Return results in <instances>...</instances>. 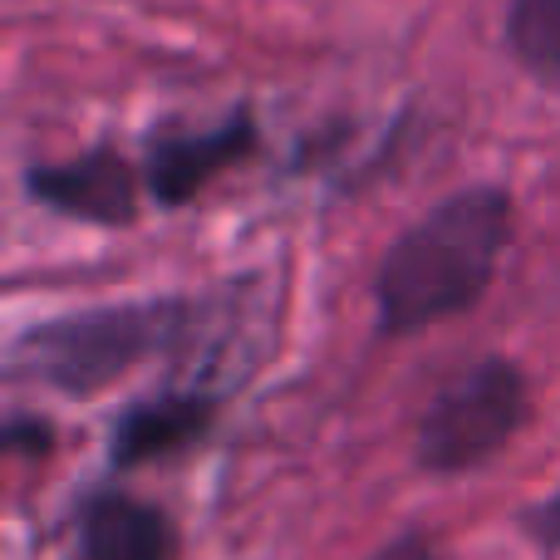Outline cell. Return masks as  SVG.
Listing matches in <instances>:
<instances>
[{"instance_id": "ba28073f", "label": "cell", "mask_w": 560, "mask_h": 560, "mask_svg": "<svg viewBox=\"0 0 560 560\" xmlns=\"http://www.w3.org/2000/svg\"><path fill=\"white\" fill-rule=\"evenodd\" d=\"M506 35L526 69L560 79V0H512Z\"/></svg>"}, {"instance_id": "52a82bcc", "label": "cell", "mask_w": 560, "mask_h": 560, "mask_svg": "<svg viewBox=\"0 0 560 560\" xmlns=\"http://www.w3.org/2000/svg\"><path fill=\"white\" fill-rule=\"evenodd\" d=\"M84 560H177V526L167 512L124 492H104L79 516Z\"/></svg>"}, {"instance_id": "6da1fadb", "label": "cell", "mask_w": 560, "mask_h": 560, "mask_svg": "<svg viewBox=\"0 0 560 560\" xmlns=\"http://www.w3.org/2000/svg\"><path fill=\"white\" fill-rule=\"evenodd\" d=\"M506 242H512V197L502 187H463L438 202L388 246L378 266V329L418 335L472 310L492 285Z\"/></svg>"}, {"instance_id": "8fae6325", "label": "cell", "mask_w": 560, "mask_h": 560, "mask_svg": "<svg viewBox=\"0 0 560 560\" xmlns=\"http://www.w3.org/2000/svg\"><path fill=\"white\" fill-rule=\"evenodd\" d=\"M532 532H536V541L560 546V492L546 497V502L532 512Z\"/></svg>"}, {"instance_id": "9c48e42d", "label": "cell", "mask_w": 560, "mask_h": 560, "mask_svg": "<svg viewBox=\"0 0 560 560\" xmlns=\"http://www.w3.org/2000/svg\"><path fill=\"white\" fill-rule=\"evenodd\" d=\"M49 443V428L45 423H25V418H15V423L5 428V447L10 453H45Z\"/></svg>"}, {"instance_id": "277c9868", "label": "cell", "mask_w": 560, "mask_h": 560, "mask_svg": "<svg viewBox=\"0 0 560 560\" xmlns=\"http://www.w3.org/2000/svg\"><path fill=\"white\" fill-rule=\"evenodd\" d=\"M25 192L49 212L89 226H128L138 217V177L114 148H94L74 163L30 167Z\"/></svg>"}, {"instance_id": "30bf717a", "label": "cell", "mask_w": 560, "mask_h": 560, "mask_svg": "<svg viewBox=\"0 0 560 560\" xmlns=\"http://www.w3.org/2000/svg\"><path fill=\"white\" fill-rule=\"evenodd\" d=\"M369 560H438V551L428 546V536L408 532V536H398V541H388L384 551H374Z\"/></svg>"}, {"instance_id": "7a4b0ae2", "label": "cell", "mask_w": 560, "mask_h": 560, "mask_svg": "<svg viewBox=\"0 0 560 560\" xmlns=\"http://www.w3.org/2000/svg\"><path fill=\"white\" fill-rule=\"evenodd\" d=\"M187 329V300H128V305H94L74 315L30 325L5 349V369L15 378L45 384L65 398L104 394L143 359L163 354Z\"/></svg>"}, {"instance_id": "8992f818", "label": "cell", "mask_w": 560, "mask_h": 560, "mask_svg": "<svg viewBox=\"0 0 560 560\" xmlns=\"http://www.w3.org/2000/svg\"><path fill=\"white\" fill-rule=\"evenodd\" d=\"M217 423L212 394H158L133 404L108 433V463L114 467H143L158 457H173L197 447Z\"/></svg>"}, {"instance_id": "3957f363", "label": "cell", "mask_w": 560, "mask_h": 560, "mask_svg": "<svg viewBox=\"0 0 560 560\" xmlns=\"http://www.w3.org/2000/svg\"><path fill=\"white\" fill-rule=\"evenodd\" d=\"M532 413V388L512 359H482L457 374L433 404L423 408L413 433L418 467L433 477H463L487 467Z\"/></svg>"}, {"instance_id": "5b68a950", "label": "cell", "mask_w": 560, "mask_h": 560, "mask_svg": "<svg viewBox=\"0 0 560 560\" xmlns=\"http://www.w3.org/2000/svg\"><path fill=\"white\" fill-rule=\"evenodd\" d=\"M256 148V124L246 114L226 118L202 133H167L148 143V192L158 207H183L212 183L217 173L246 163Z\"/></svg>"}]
</instances>
